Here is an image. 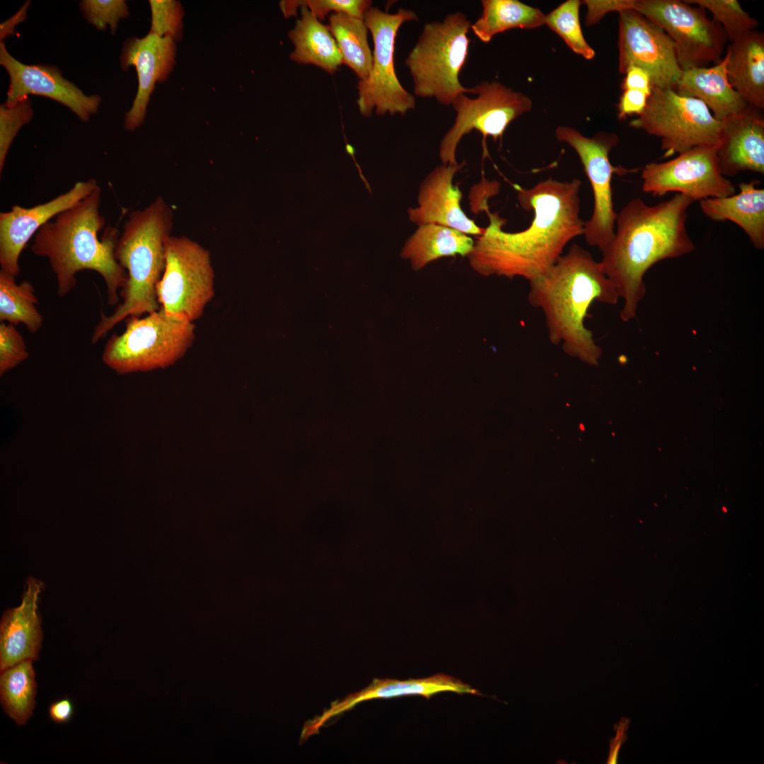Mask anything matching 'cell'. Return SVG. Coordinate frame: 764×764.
Returning a JSON list of instances; mask_svg holds the SVG:
<instances>
[{
	"mask_svg": "<svg viewBox=\"0 0 764 764\" xmlns=\"http://www.w3.org/2000/svg\"><path fill=\"white\" fill-rule=\"evenodd\" d=\"M629 125L660 138L663 158L719 145L722 129V122L699 99L657 87H652L644 111Z\"/></svg>",
	"mask_w": 764,
	"mask_h": 764,
	"instance_id": "obj_8",
	"label": "cell"
},
{
	"mask_svg": "<svg viewBox=\"0 0 764 764\" xmlns=\"http://www.w3.org/2000/svg\"><path fill=\"white\" fill-rule=\"evenodd\" d=\"M475 242L456 229L435 224L419 226L405 243L401 257L409 260L412 268L419 271L429 262L444 257L467 256Z\"/></svg>",
	"mask_w": 764,
	"mask_h": 764,
	"instance_id": "obj_26",
	"label": "cell"
},
{
	"mask_svg": "<svg viewBox=\"0 0 764 764\" xmlns=\"http://www.w3.org/2000/svg\"><path fill=\"white\" fill-rule=\"evenodd\" d=\"M448 691L458 694L480 695L477 690L467 683L443 673L424 678H411L405 681L374 678L369 686L340 700L333 702L322 714L306 722L302 729L301 734L307 739L317 734L330 719L352 709L361 702L405 695H421L429 699L435 694Z\"/></svg>",
	"mask_w": 764,
	"mask_h": 764,
	"instance_id": "obj_20",
	"label": "cell"
},
{
	"mask_svg": "<svg viewBox=\"0 0 764 764\" xmlns=\"http://www.w3.org/2000/svg\"><path fill=\"white\" fill-rule=\"evenodd\" d=\"M649 96V94L641 91L623 90L618 105V118L622 120L633 114L640 115L646 107Z\"/></svg>",
	"mask_w": 764,
	"mask_h": 764,
	"instance_id": "obj_40",
	"label": "cell"
},
{
	"mask_svg": "<svg viewBox=\"0 0 764 764\" xmlns=\"http://www.w3.org/2000/svg\"><path fill=\"white\" fill-rule=\"evenodd\" d=\"M74 713V706L67 697L52 702L48 708L50 719L55 723L64 724L69 722Z\"/></svg>",
	"mask_w": 764,
	"mask_h": 764,
	"instance_id": "obj_42",
	"label": "cell"
},
{
	"mask_svg": "<svg viewBox=\"0 0 764 764\" xmlns=\"http://www.w3.org/2000/svg\"><path fill=\"white\" fill-rule=\"evenodd\" d=\"M635 0H585L584 4L587 7L586 25H593L598 23L603 16L613 11L621 12L632 9Z\"/></svg>",
	"mask_w": 764,
	"mask_h": 764,
	"instance_id": "obj_39",
	"label": "cell"
},
{
	"mask_svg": "<svg viewBox=\"0 0 764 764\" xmlns=\"http://www.w3.org/2000/svg\"><path fill=\"white\" fill-rule=\"evenodd\" d=\"M711 12L713 20L724 29L730 42L737 41L751 32L758 25L736 0H684Z\"/></svg>",
	"mask_w": 764,
	"mask_h": 764,
	"instance_id": "obj_33",
	"label": "cell"
},
{
	"mask_svg": "<svg viewBox=\"0 0 764 764\" xmlns=\"http://www.w3.org/2000/svg\"><path fill=\"white\" fill-rule=\"evenodd\" d=\"M718 145L694 147L665 162H652L642 169V189L654 197L676 192L693 202L736 193L734 184L721 172Z\"/></svg>",
	"mask_w": 764,
	"mask_h": 764,
	"instance_id": "obj_14",
	"label": "cell"
},
{
	"mask_svg": "<svg viewBox=\"0 0 764 764\" xmlns=\"http://www.w3.org/2000/svg\"><path fill=\"white\" fill-rule=\"evenodd\" d=\"M214 278L207 249L186 236H170L165 268L156 287L160 308L168 315L194 323L214 296Z\"/></svg>",
	"mask_w": 764,
	"mask_h": 764,
	"instance_id": "obj_9",
	"label": "cell"
},
{
	"mask_svg": "<svg viewBox=\"0 0 764 764\" xmlns=\"http://www.w3.org/2000/svg\"><path fill=\"white\" fill-rule=\"evenodd\" d=\"M727 76L746 103L764 108V37L753 31L727 47Z\"/></svg>",
	"mask_w": 764,
	"mask_h": 764,
	"instance_id": "obj_25",
	"label": "cell"
},
{
	"mask_svg": "<svg viewBox=\"0 0 764 764\" xmlns=\"http://www.w3.org/2000/svg\"><path fill=\"white\" fill-rule=\"evenodd\" d=\"M43 588L39 579H28L21 605L4 613L0 623L1 671L23 660H38L42 640L38 602Z\"/></svg>",
	"mask_w": 764,
	"mask_h": 764,
	"instance_id": "obj_22",
	"label": "cell"
},
{
	"mask_svg": "<svg viewBox=\"0 0 764 764\" xmlns=\"http://www.w3.org/2000/svg\"><path fill=\"white\" fill-rule=\"evenodd\" d=\"M477 97L458 95L452 103L456 112L453 125L440 143L443 164H456V151L462 137L477 130L483 138L497 140L515 119L532 108L528 96L514 91L499 81H482L474 87Z\"/></svg>",
	"mask_w": 764,
	"mask_h": 764,
	"instance_id": "obj_12",
	"label": "cell"
},
{
	"mask_svg": "<svg viewBox=\"0 0 764 764\" xmlns=\"http://www.w3.org/2000/svg\"><path fill=\"white\" fill-rule=\"evenodd\" d=\"M172 226L173 212L161 197L129 215L115 249L116 260L127 270V282L120 292L123 301L111 315L101 313L92 344L128 316L159 310L156 287L165 268L166 243Z\"/></svg>",
	"mask_w": 764,
	"mask_h": 764,
	"instance_id": "obj_5",
	"label": "cell"
},
{
	"mask_svg": "<svg viewBox=\"0 0 764 764\" xmlns=\"http://www.w3.org/2000/svg\"><path fill=\"white\" fill-rule=\"evenodd\" d=\"M330 32L333 35L343 64L350 67L360 81L369 76L373 54L368 43V28L364 19L335 13L329 17Z\"/></svg>",
	"mask_w": 764,
	"mask_h": 764,
	"instance_id": "obj_29",
	"label": "cell"
},
{
	"mask_svg": "<svg viewBox=\"0 0 764 764\" xmlns=\"http://www.w3.org/2000/svg\"><path fill=\"white\" fill-rule=\"evenodd\" d=\"M301 19L288 33L295 47L291 59L300 64H313L333 74L342 62L328 27L322 24L307 8H301Z\"/></svg>",
	"mask_w": 764,
	"mask_h": 764,
	"instance_id": "obj_27",
	"label": "cell"
},
{
	"mask_svg": "<svg viewBox=\"0 0 764 764\" xmlns=\"http://www.w3.org/2000/svg\"><path fill=\"white\" fill-rule=\"evenodd\" d=\"M481 3L482 14L470 29L484 43L510 29H533L545 24V15L540 9L519 1L482 0Z\"/></svg>",
	"mask_w": 764,
	"mask_h": 764,
	"instance_id": "obj_28",
	"label": "cell"
},
{
	"mask_svg": "<svg viewBox=\"0 0 764 764\" xmlns=\"http://www.w3.org/2000/svg\"><path fill=\"white\" fill-rule=\"evenodd\" d=\"M371 4L372 1L368 0H283L279 7L285 18L296 16L297 8L305 7L321 21L330 11L364 19Z\"/></svg>",
	"mask_w": 764,
	"mask_h": 764,
	"instance_id": "obj_34",
	"label": "cell"
},
{
	"mask_svg": "<svg viewBox=\"0 0 764 764\" xmlns=\"http://www.w3.org/2000/svg\"><path fill=\"white\" fill-rule=\"evenodd\" d=\"M151 13L150 31L160 37L168 36L175 41L183 34L184 11L180 1L175 0H150Z\"/></svg>",
	"mask_w": 764,
	"mask_h": 764,
	"instance_id": "obj_37",
	"label": "cell"
},
{
	"mask_svg": "<svg viewBox=\"0 0 764 764\" xmlns=\"http://www.w3.org/2000/svg\"><path fill=\"white\" fill-rule=\"evenodd\" d=\"M632 9L671 37L682 71L707 67L723 58L727 35L704 8L680 0H635Z\"/></svg>",
	"mask_w": 764,
	"mask_h": 764,
	"instance_id": "obj_11",
	"label": "cell"
},
{
	"mask_svg": "<svg viewBox=\"0 0 764 764\" xmlns=\"http://www.w3.org/2000/svg\"><path fill=\"white\" fill-rule=\"evenodd\" d=\"M79 7L86 20L98 30L108 25L115 34L119 21L129 16L128 6L124 0H83Z\"/></svg>",
	"mask_w": 764,
	"mask_h": 764,
	"instance_id": "obj_36",
	"label": "cell"
},
{
	"mask_svg": "<svg viewBox=\"0 0 764 764\" xmlns=\"http://www.w3.org/2000/svg\"><path fill=\"white\" fill-rule=\"evenodd\" d=\"M98 185L96 180L79 181L67 192L52 199L27 208L13 205L0 214L1 270L14 277L20 272L19 258L32 236L46 223L90 195Z\"/></svg>",
	"mask_w": 764,
	"mask_h": 764,
	"instance_id": "obj_17",
	"label": "cell"
},
{
	"mask_svg": "<svg viewBox=\"0 0 764 764\" xmlns=\"http://www.w3.org/2000/svg\"><path fill=\"white\" fill-rule=\"evenodd\" d=\"M37 684L33 661H21L1 671L0 697L6 714L18 725L32 716Z\"/></svg>",
	"mask_w": 764,
	"mask_h": 764,
	"instance_id": "obj_30",
	"label": "cell"
},
{
	"mask_svg": "<svg viewBox=\"0 0 764 764\" xmlns=\"http://www.w3.org/2000/svg\"><path fill=\"white\" fill-rule=\"evenodd\" d=\"M99 185L87 197L45 224L35 234L32 252L47 257L56 275L57 295L66 296L76 286V274L90 270L103 277L110 306L119 301L118 291L127 279L125 269L116 260L119 231L108 227L99 239L105 219L100 212Z\"/></svg>",
	"mask_w": 764,
	"mask_h": 764,
	"instance_id": "obj_4",
	"label": "cell"
},
{
	"mask_svg": "<svg viewBox=\"0 0 764 764\" xmlns=\"http://www.w3.org/2000/svg\"><path fill=\"white\" fill-rule=\"evenodd\" d=\"M13 275L0 271V320L10 324L23 323L33 334L43 323L35 304L37 299L33 286L24 281L18 284Z\"/></svg>",
	"mask_w": 764,
	"mask_h": 764,
	"instance_id": "obj_31",
	"label": "cell"
},
{
	"mask_svg": "<svg viewBox=\"0 0 764 764\" xmlns=\"http://www.w3.org/2000/svg\"><path fill=\"white\" fill-rule=\"evenodd\" d=\"M739 192L699 201L702 213L717 221H731L746 233L753 246L764 248V190L757 182L741 183Z\"/></svg>",
	"mask_w": 764,
	"mask_h": 764,
	"instance_id": "obj_24",
	"label": "cell"
},
{
	"mask_svg": "<svg viewBox=\"0 0 764 764\" xmlns=\"http://www.w3.org/2000/svg\"><path fill=\"white\" fill-rule=\"evenodd\" d=\"M346 149H347V152H348V153H349V154H350V155L352 156V158H353V160H354V163H355V165L357 166V168H358V170H359V175H360V177H361V180H362L364 181V183H365V185H366V188L368 189V190H369V192H371V188H370V186H369V185L368 182L366 181V180L365 179V178L364 177V175H363V174H362V172H361V168H360L359 166V165L357 164V163L356 162V159L354 158V150L353 147H352V146L351 145H349V144H347V145H346Z\"/></svg>",
	"mask_w": 764,
	"mask_h": 764,
	"instance_id": "obj_45",
	"label": "cell"
},
{
	"mask_svg": "<svg viewBox=\"0 0 764 764\" xmlns=\"http://www.w3.org/2000/svg\"><path fill=\"white\" fill-rule=\"evenodd\" d=\"M0 64L9 76L5 104L11 107L29 95L45 96L69 108L81 121L88 122L98 112L101 98L86 95L62 76L57 66L25 64L14 58L0 42Z\"/></svg>",
	"mask_w": 764,
	"mask_h": 764,
	"instance_id": "obj_16",
	"label": "cell"
},
{
	"mask_svg": "<svg viewBox=\"0 0 764 764\" xmlns=\"http://www.w3.org/2000/svg\"><path fill=\"white\" fill-rule=\"evenodd\" d=\"M581 4L579 0L563 2L545 15V25L557 34L574 53L590 60L594 57L595 51L582 33L579 20Z\"/></svg>",
	"mask_w": 764,
	"mask_h": 764,
	"instance_id": "obj_32",
	"label": "cell"
},
{
	"mask_svg": "<svg viewBox=\"0 0 764 764\" xmlns=\"http://www.w3.org/2000/svg\"><path fill=\"white\" fill-rule=\"evenodd\" d=\"M470 22L461 12L447 15L442 22L427 23L405 64L414 82V92L422 98H434L451 105L461 93H475L459 81L470 40Z\"/></svg>",
	"mask_w": 764,
	"mask_h": 764,
	"instance_id": "obj_6",
	"label": "cell"
},
{
	"mask_svg": "<svg viewBox=\"0 0 764 764\" xmlns=\"http://www.w3.org/2000/svg\"><path fill=\"white\" fill-rule=\"evenodd\" d=\"M464 163L435 168L421 183L418 206L408 209L410 219L418 226L435 224L445 226L466 235L480 236L485 231L462 209V193L453 183L455 174Z\"/></svg>",
	"mask_w": 764,
	"mask_h": 764,
	"instance_id": "obj_19",
	"label": "cell"
},
{
	"mask_svg": "<svg viewBox=\"0 0 764 764\" xmlns=\"http://www.w3.org/2000/svg\"><path fill=\"white\" fill-rule=\"evenodd\" d=\"M717 158L726 178L743 171L764 173V118L760 110L748 105L722 121Z\"/></svg>",
	"mask_w": 764,
	"mask_h": 764,
	"instance_id": "obj_21",
	"label": "cell"
},
{
	"mask_svg": "<svg viewBox=\"0 0 764 764\" xmlns=\"http://www.w3.org/2000/svg\"><path fill=\"white\" fill-rule=\"evenodd\" d=\"M728 55L712 66L683 71L673 89L676 93L699 99L718 121L739 113L748 105L729 83L727 64Z\"/></svg>",
	"mask_w": 764,
	"mask_h": 764,
	"instance_id": "obj_23",
	"label": "cell"
},
{
	"mask_svg": "<svg viewBox=\"0 0 764 764\" xmlns=\"http://www.w3.org/2000/svg\"><path fill=\"white\" fill-rule=\"evenodd\" d=\"M618 71L636 66L646 71L652 87L674 89L683 71L674 44L664 30L633 9L619 13Z\"/></svg>",
	"mask_w": 764,
	"mask_h": 764,
	"instance_id": "obj_15",
	"label": "cell"
},
{
	"mask_svg": "<svg viewBox=\"0 0 764 764\" xmlns=\"http://www.w3.org/2000/svg\"><path fill=\"white\" fill-rule=\"evenodd\" d=\"M33 116L32 103L25 98L13 106L4 103L0 105V173L4 167L10 146L23 126L29 123Z\"/></svg>",
	"mask_w": 764,
	"mask_h": 764,
	"instance_id": "obj_35",
	"label": "cell"
},
{
	"mask_svg": "<svg viewBox=\"0 0 764 764\" xmlns=\"http://www.w3.org/2000/svg\"><path fill=\"white\" fill-rule=\"evenodd\" d=\"M630 722V720L629 719L623 717L619 723L614 726L616 734L615 737L610 739V748L606 761L607 764H615L618 763L620 749L627 738V731Z\"/></svg>",
	"mask_w": 764,
	"mask_h": 764,
	"instance_id": "obj_43",
	"label": "cell"
},
{
	"mask_svg": "<svg viewBox=\"0 0 764 764\" xmlns=\"http://www.w3.org/2000/svg\"><path fill=\"white\" fill-rule=\"evenodd\" d=\"M555 137L575 150L590 182L594 209L591 218L585 221L583 236L588 245L601 251L614 236L618 215L613 200V175L632 170L615 167L610 161L609 154L619 141L613 132H600L587 137L574 128L560 126L555 129Z\"/></svg>",
	"mask_w": 764,
	"mask_h": 764,
	"instance_id": "obj_13",
	"label": "cell"
},
{
	"mask_svg": "<svg viewBox=\"0 0 764 764\" xmlns=\"http://www.w3.org/2000/svg\"><path fill=\"white\" fill-rule=\"evenodd\" d=\"M176 55L175 41L149 32L142 37H132L124 42L120 55L123 71L134 66L138 88L132 108L125 113L124 127L134 131L144 122L156 82H163L172 72Z\"/></svg>",
	"mask_w": 764,
	"mask_h": 764,
	"instance_id": "obj_18",
	"label": "cell"
},
{
	"mask_svg": "<svg viewBox=\"0 0 764 764\" xmlns=\"http://www.w3.org/2000/svg\"><path fill=\"white\" fill-rule=\"evenodd\" d=\"M625 77L622 84L623 90L632 89L651 93L652 84L648 73L643 69L631 66L625 73Z\"/></svg>",
	"mask_w": 764,
	"mask_h": 764,
	"instance_id": "obj_41",
	"label": "cell"
},
{
	"mask_svg": "<svg viewBox=\"0 0 764 764\" xmlns=\"http://www.w3.org/2000/svg\"><path fill=\"white\" fill-rule=\"evenodd\" d=\"M577 178H548L529 189L518 185L521 207L533 211L528 227L516 232L502 230L505 220L492 213L486 199L482 207L489 225L468 255L471 267L484 277H522L528 282L547 272L562 255L567 243L583 235L580 188Z\"/></svg>",
	"mask_w": 764,
	"mask_h": 764,
	"instance_id": "obj_1",
	"label": "cell"
},
{
	"mask_svg": "<svg viewBox=\"0 0 764 764\" xmlns=\"http://www.w3.org/2000/svg\"><path fill=\"white\" fill-rule=\"evenodd\" d=\"M29 356L25 341L13 324L0 323V374L15 368Z\"/></svg>",
	"mask_w": 764,
	"mask_h": 764,
	"instance_id": "obj_38",
	"label": "cell"
},
{
	"mask_svg": "<svg viewBox=\"0 0 764 764\" xmlns=\"http://www.w3.org/2000/svg\"><path fill=\"white\" fill-rule=\"evenodd\" d=\"M30 2L27 1L15 14L0 24V42H3L6 37L13 35L16 27L25 20Z\"/></svg>",
	"mask_w": 764,
	"mask_h": 764,
	"instance_id": "obj_44",
	"label": "cell"
},
{
	"mask_svg": "<svg viewBox=\"0 0 764 764\" xmlns=\"http://www.w3.org/2000/svg\"><path fill=\"white\" fill-rule=\"evenodd\" d=\"M364 19L371 33L374 50L369 76L357 84L359 110L365 117L371 116L374 109L377 115H404L415 108V100L397 78L393 62L395 42L402 24L418 18L412 11L405 8L391 14L371 7Z\"/></svg>",
	"mask_w": 764,
	"mask_h": 764,
	"instance_id": "obj_10",
	"label": "cell"
},
{
	"mask_svg": "<svg viewBox=\"0 0 764 764\" xmlns=\"http://www.w3.org/2000/svg\"><path fill=\"white\" fill-rule=\"evenodd\" d=\"M529 283L528 302L543 312L551 343L572 357L597 365L603 350L585 325L588 311L594 302L615 305L620 299L601 262L573 244Z\"/></svg>",
	"mask_w": 764,
	"mask_h": 764,
	"instance_id": "obj_3",
	"label": "cell"
},
{
	"mask_svg": "<svg viewBox=\"0 0 764 764\" xmlns=\"http://www.w3.org/2000/svg\"><path fill=\"white\" fill-rule=\"evenodd\" d=\"M195 338L194 323L160 308L144 317L130 316L124 332L107 341L102 360L118 374L164 369L183 357Z\"/></svg>",
	"mask_w": 764,
	"mask_h": 764,
	"instance_id": "obj_7",
	"label": "cell"
},
{
	"mask_svg": "<svg viewBox=\"0 0 764 764\" xmlns=\"http://www.w3.org/2000/svg\"><path fill=\"white\" fill-rule=\"evenodd\" d=\"M693 202L678 193L655 205L636 198L618 213L614 236L601 250L600 262L623 301L620 318L623 322L637 316L646 294V272L660 261L695 249L685 226Z\"/></svg>",
	"mask_w": 764,
	"mask_h": 764,
	"instance_id": "obj_2",
	"label": "cell"
}]
</instances>
